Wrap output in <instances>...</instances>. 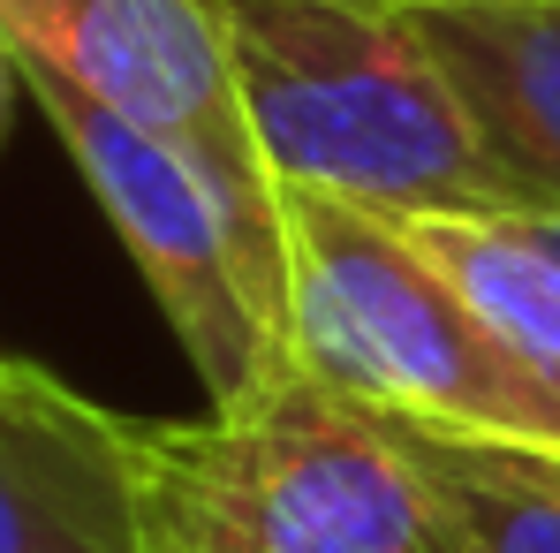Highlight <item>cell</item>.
<instances>
[{
  "mask_svg": "<svg viewBox=\"0 0 560 553\" xmlns=\"http://www.w3.org/2000/svg\"><path fill=\"white\" fill-rule=\"evenodd\" d=\"M409 440L463 531V553H560V448H508L455 433H409Z\"/></svg>",
  "mask_w": 560,
  "mask_h": 553,
  "instance_id": "9c48e42d",
  "label": "cell"
},
{
  "mask_svg": "<svg viewBox=\"0 0 560 553\" xmlns=\"http://www.w3.org/2000/svg\"><path fill=\"white\" fill-rule=\"evenodd\" d=\"M394 8H455V0H394Z\"/></svg>",
  "mask_w": 560,
  "mask_h": 553,
  "instance_id": "7c38bea8",
  "label": "cell"
},
{
  "mask_svg": "<svg viewBox=\"0 0 560 553\" xmlns=\"http://www.w3.org/2000/svg\"><path fill=\"white\" fill-rule=\"evenodd\" d=\"M440 274L469 296V311L560 394V258L515 228V212H417L394 220Z\"/></svg>",
  "mask_w": 560,
  "mask_h": 553,
  "instance_id": "ba28073f",
  "label": "cell"
},
{
  "mask_svg": "<svg viewBox=\"0 0 560 553\" xmlns=\"http://www.w3.org/2000/svg\"><path fill=\"white\" fill-rule=\"evenodd\" d=\"M0 553H152L137 417L0 349Z\"/></svg>",
  "mask_w": 560,
  "mask_h": 553,
  "instance_id": "8992f818",
  "label": "cell"
},
{
  "mask_svg": "<svg viewBox=\"0 0 560 553\" xmlns=\"http://www.w3.org/2000/svg\"><path fill=\"white\" fill-rule=\"evenodd\" d=\"M235 92L280 189L386 220L523 212L463 92L394 0H220Z\"/></svg>",
  "mask_w": 560,
  "mask_h": 553,
  "instance_id": "6da1fadb",
  "label": "cell"
},
{
  "mask_svg": "<svg viewBox=\"0 0 560 553\" xmlns=\"http://www.w3.org/2000/svg\"><path fill=\"white\" fill-rule=\"evenodd\" d=\"M515 228H523L530 243H546V251L560 258V212H515Z\"/></svg>",
  "mask_w": 560,
  "mask_h": 553,
  "instance_id": "8fae6325",
  "label": "cell"
},
{
  "mask_svg": "<svg viewBox=\"0 0 560 553\" xmlns=\"http://www.w3.org/2000/svg\"><path fill=\"white\" fill-rule=\"evenodd\" d=\"M137 477L152 553H463L417 440L311 371L197 425L137 417Z\"/></svg>",
  "mask_w": 560,
  "mask_h": 553,
  "instance_id": "7a4b0ae2",
  "label": "cell"
},
{
  "mask_svg": "<svg viewBox=\"0 0 560 553\" xmlns=\"http://www.w3.org/2000/svg\"><path fill=\"white\" fill-rule=\"evenodd\" d=\"M23 69L183 145L212 175L250 251L273 319L288 326V197L250 137L220 0H0Z\"/></svg>",
  "mask_w": 560,
  "mask_h": 553,
  "instance_id": "277c9868",
  "label": "cell"
},
{
  "mask_svg": "<svg viewBox=\"0 0 560 553\" xmlns=\"http://www.w3.org/2000/svg\"><path fill=\"white\" fill-rule=\"evenodd\" d=\"M15 99H31L23 92V54H15V38L0 23V152H8V129H15Z\"/></svg>",
  "mask_w": 560,
  "mask_h": 553,
  "instance_id": "30bf717a",
  "label": "cell"
},
{
  "mask_svg": "<svg viewBox=\"0 0 560 553\" xmlns=\"http://www.w3.org/2000/svg\"><path fill=\"white\" fill-rule=\"evenodd\" d=\"M523 212H560V0L409 8Z\"/></svg>",
  "mask_w": 560,
  "mask_h": 553,
  "instance_id": "52a82bcc",
  "label": "cell"
},
{
  "mask_svg": "<svg viewBox=\"0 0 560 553\" xmlns=\"http://www.w3.org/2000/svg\"><path fill=\"white\" fill-rule=\"evenodd\" d=\"M288 197V357L386 425L560 448V394L386 212Z\"/></svg>",
  "mask_w": 560,
  "mask_h": 553,
  "instance_id": "3957f363",
  "label": "cell"
},
{
  "mask_svg": "<svg viewBox=\"0 0 560 553\" xmlns=\"http://www.w3.org/2000/svg\"><path fill=\"white\" fill-rule=\"evenodd\" d=\"M23 92L54 122L61 152L77 160L84 189L98 197V212L121 235V251L137 258L152 303L167 311L183 357L205 379V402L212 410H243L273 379H288L295 371L288 326L273 319L266 288L250 274V251H243L235 212L212 189V175L189 160L183 145H167V137L92 106L84 92L54 84L46 69H23Z\"/></svg>",
  "mask_w": 560,
  "mask_h": 553,
  "instance_id": "5b68a950",
  "label": "cell"
}]
</instances>
